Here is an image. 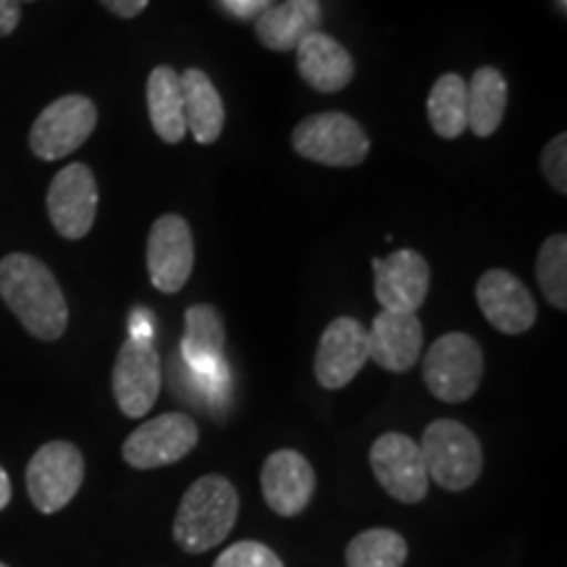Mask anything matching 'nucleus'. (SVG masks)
I'll return each instance as SVG.
<instances>
[{"instance_id":"obj_1","label":"nucleus","mask_w":567,"mask_h":567,"mask_svg":"<svg viewBox=\"0 0 567 567\" xmlns=\"http://www.w3.org/2000/svg\"><path fill=\"white\" fill-rule=\"evenodd\" d=\"M0 297L34 339L59 342L66 334V295L42 260L27 252L6 255L0 260Z\"/></svg>"},{"instance_id":"obj_2","label":"nucleus","mask_w":567,"mask_h":567,"mask_svg":"<svg viewBox=\"0 0 567 567\" xmlns=\"http://www.w3.org/2000/svg\"><path fill=\"white\" fill-rule=\"evenodd\" d=\"M239 520V492L229 478L200 476L187 488L174 517V542L187 555H205L224 544Z\"/></svg>"},{"instance_id":"obj_3","label":"nucleus","mask_w":567,"mask_h":567,"mask_svg":"<svg viewBox=\"0 0 567 567\" xmlns=\"http://www.w3.org/2000/svg\"><path fill=\"white\" fill-rule=\"evenodd\" d=\"M417 446L429 481L444 492H465L484 473V450L478 436L452 417H439L425 425Z\"/></svg>"},{"instance_id":"obj_4","label":"nucleus","mask_w":567,"mask_h":567,"mask_svg":"<svg viewBox=\"0 0 567 567\" xmlns=\"http://www.w3.org/2000/svg\"><path fill=\"white\" fill-rule=\"evenodd\" d=\"M484 379V350L471 334L450 331L439 337L423 358V381L446 405H460L478 392Z\"/></svg>"},{"instance_id":"obj_5","label":"nucleus","mask_w":567,"mask_h":567,"mask_svg":"<svg viewBox=\"0 0 567 567\" xmlns=\"http://www.w3.org/2000/svg\"><path fill=\"white\" fill-rule=\"evenodd\" d=\"M292 147L305 161L331 168H354L371 153V140L352 116L323 111L302 118L292 130Z\"/></svg>"},{"instance_id":"obj_6","label":"nucleus","mask_w":567,"mask_h":567,"mask_svg":"<svg viewBox=\"0 0 567 567\" xmlns=\"http://www.w3.org/2000/svg\"><path fill=\"white\" fill-rule=\"evenodd\" d=\"M84 481V455L71 442H48L27 465V494L42 515L61 513L80 494Z\"/></svg>"},{"instance_id":"obj_7","label":"nucleus","mask_w":567,"mask_h":567,"mask_svg":"<svg viewBox=\"0 0 567 567\" xmlns=\"http://www.w3.org/2000/svg\"><path fill=\"white\" fill-rule=\"evenodd\" d=\"M200 442V429L187 413H163L137 425L122 446L124 463L134 471H155L179 463Z\"/></svg>"},{"instance_id":"obj_8","label":"nucleus","mask_w":567,"mask_h":567,"mask_svg":"<svg viewBox=\"0 0 567 567\" xmlns=\"http://www.w3.org/2000/svg\"><path fill=\"white\" fill-rule=\"evenodd\" d=\"M97 126V109L87 95H63L34 118L30 147L40 161H61L80 151Z\"/></svg>"},{"instance_id":"obj_9","label":"nucleus","mask_w":567,"mask_h":567,"mask_svg":"<svg viewBox=\"0 0 567 567\" xmlns=\"http://www.w3.org/2000/svg\"><path fill=\"white\" fill-rule=\"evenodd\" d=\"M113 396L126 417H145L161 394V354L153 339L130 337L113 363Z\"/></svg>"},{"instance_id":"obj_10","label":"nucleus","mask_w":567,"mask_h":567,"mask_svg":"<svg viewBox=\"0 0 567 567\" xmlns=\"http://www.w3.org/2000/svg\"><path fill=\"white\" fill-rule=\"evenodd\" d=\"M371 471L379 486L402 502V505H417L429 494V473H425L421 446L415 439L400 431L381 434L371 446Z\"/></svg>"},{"instance_id":"obj_11","label":"nucleus","mask_w":567,"mask_h":567,"mask_svg":"<svg viewBox=\"0 0 567 567\" xmlns=\"http://www.w3.org/2000/svg\"><path fill=\"white\" fill-rule=\"evenodd\" d=\"M195 268V237L187 218L166 213L155 218L147 237V274L163 295L182 292Z\"/></svg>"},{"instance_id":"obj_12","label":"nucleus","mask_w":567,"mask_h":567,"mask_svg":"<svg viewBox=\"0 0 567 567\" xmlns=\"http://www.w3.org/2000/svg\"><path fill=\"white\" fill-rule=\"evenodd\" d=\"M48 216L63 239L87 237L97 216V182L84 163H69L48 187Z\"/></svg>"},{"instance_id":"obj_13","label":"nucleus","mask_w":567,"mask_h":567,"mask_svg":"<svg viewBox=\"0 0 567 567\" xmlns=\"http://www.w3.org/2000/svg\"><path fill=\"white\" fill-rule=\"evenodd\" d=\"M368 363V329L358 318H334L323 329L316 350V381L329 392L352 384Z\"/></svg>"},{"instance_id":"obj_14","label":"nucleus","mask_w":567,"mask_h":567,"mask_svg":"<svg viewBox=\"0 0 567 567\" xmlns=\"http://www.w3.org/2000/svg\"><path fill=\"white\" fill-rule=\"evenodd\" d=\"M476 300L481 313L496 331L507 337H520L536 326L538 308L530 289L505 268H492L476 284Z\"/></svg>"},{"instance_id":"obj_15","label":"nucleus","mask_w":567,"mask_h":567,"mask_svg":"<svg viewBox=\"0 0 567 567\" xmlns=\"http://www.w3.org/2000/svg\"><path fill=\"white\" fill-rule=\"evenodd\" d=\"M260 492L276 515L297 517L316 494L313 465L297 450H276L266 457L260 471Z\"/></svg>"},{"instance_id":"obj_16","label":"nucleus","mask_w":567,"mask_h":567,"mask_svg":"<svg viewBox=\"0 0 567 567\" xmlns=\"http://www.w3.org/2000/svg\"><path fill=\"white\" fill-rule=\"evenodd\" d=\"M375 300L384 310L415 313L431 289V266L417 250H396L389 258H373Z\"/></svg>"},{"instance_id":"obj_17","label":"nucleus","mask_w":567,"mask_h":567,"mask_svg":"<svg viewBox=\"0 0 567 567\" xmlns=\"http://www.w3.org/2000/svg\"><path fill=\"white\" fill-rule=\"evenodd\" d=\"M423 352V323L415 313L381 310L368 329V360L392 373H408Z\"/></svg>"},{"instance_id":"obj_18","label":"nucleus","mask_w":567,"mask_h":567,"mask_svg":"<svg viewBox=\"0 0 567 567\" xmlns=\"http://www.w3.org/2000/svg\"><path fill=\"white\" fill-rule=\"evenodd\" d=\"M321 0H284L255 19V38L274 53H292L310 34L321 32Z\"/></svg>"},{"instance_id":"obj_19","label":"nucleus","mask_w":567,"mask_h":567,"mask_svg":"<svg viewBox=\"0 0 567 567\" xmlns=\"http://www.w3.org/2000/svg\"><path fill=\"white\" fill-rule=\"evenodd\" d=\"M297 71L305 84L323 92V95H334L342 92L354 76V61L342 42H337L331 34L316 32L305 38L297 45Z\"/></svg>"},{"instance_id":"obj_20","label":"nucleus","mask_w":567,"mask_h":567,"mask_svg":"<svg viewBox=\"0 0 567 567\" xmlns=\"http://www.w3.org/2000/svg\"><path fill=\"white\" fill-rule=\"evenodd\" d=\"M179 87L187 130L193 132L197 145H213L221 137L226 124V109L216 84L205 71L187 69L179 74Z\"/></svg>"},{"instance_id":"obj_21","label":"nucleus","mask_w":567,"mask_h":567,"mask_svg":"<svg viewBox=\"0 0 567 567\" xmlns=\"http://www.w3.org/2000/svg\"><path fill=\"white\" fill-rule=\"evenodd\" d=\"M224 321L213 305H193L184 313L182 354L197 373L216 375L224 368Z\"/></svg>"},{"instance_id":"obj_22","label":"nucleus","mask_w":567,"mask_h":567,"mask_svg":"<svg viewBox=\"0 0 567 567\" xmlns=\"http://www.w3.org/2000/svg\"><path fill=\"white\" fill-rule=\"evenodd\" d=\"M147 113H151L153 132L166 145H179L187 134L179 71L172 66H155L151 71V76H147Z\"/></svg>"},{"instance_id":"obj_23","label":"nucleus","mask_w":567,"mask_h":567,"mask_svg":"<svg viewBox=\"0 0 567 567\" xmlns=\"http://www.w3.org/2000/svg\"><path fill=\"white\" fill-rule=\"evenodd\" d=\"M507 111V80L499 69L481 66L467 82V130L481 140L492 137Z\"/></svg>"},{"instance_id":"obj_24","label":"nucleus","mask_w":567,"mask_h":567,"mask_svg":"<svg viewBox=\"0 0 567 567\" xmlns=\"http://www.w3.org/2000/svg\"><path fill=\"white\" fill-rule=\"evenodd\" d=\"M429 122L442 140H457L467 130V82L450 71L429 92Z\"/></svg>"},{"instance_id":"obj_25","label":"nucleus","mask_w":567,"mask_h":567,"mask_svg":"<svg viewBox=\"0 0 567 567\" xmlns=\"http://www.w3.org/2000/svg\"><path fill=\"white\" fill-rule=\"evenodd\" d=\"M410 547L405 536L394 528H368L347 544V567H402L408 563Z\"/></svg>"},{"instance_id":"obj_26","label":"nucleus","mask_w":567,"mask_h":567,"mask_svg":"<svg viewBox=\"0 0 567 567\" xmlns=\"http://www.w3.org/2000/svg\"><path fill=\"white\" fill-rule=\"evenodd\" d=\"M536 279L542 295L557 310H567V237L551 234L536 255Z\"/></svg>"},{"instance_id":"obj_27","label":"nucleus","mask_w":567,"mask_h":567,"mask_svg":"<svg viewBox=\"0 0 567 567\" xmlns=\"http://www.w3.org/2000/svg\"><path fill=\"white\" fill-rule=\"evenodd\" d=\"M213 567H284V563L264 542H237L216 557Z\"/></svg>"},{"instance_id":"obj_28","label":"nucleus","mask_w":567,"mask_h":567,"mask_svg":"<svg viewBox=\"0 0 567 567\" xmlns=\"http://www.w3.org/2000/svg\"><path fill=\"white\" fill-rule=\"evenodd\" d=\"M542 172L551 184V189H557L559 195H567V134L559 132L557 137L547 142V147L542 151Z\"/></svg>"},{"instance_id":"obj_29","label":"nucleus","mask_w":567,"mask_h":567,"mask_svg":"<svg viewBox=\"0 0 567 567\" xmlns=\"http://www.w3.org/2000/svg\"><path fill=\"white\" fill-rule=\"evenodd\" d=\"M101 3L113 13V17L137 19L140 13L147 9V3H151V0H101Z\"/></svg>"},{"instance_id":"obj_30","label":"nucleus","mask_w":567,"mask_h":567,"mask_svg":"<svg viewBox=\"0 0 567 567\" xmlns=\"http://www.w3.org/2000/svg\"><path fill=\"white\" fill-rule=\"evenodd\" d=\"M21 21V3L17 0H0V38H9Z\"/></svg>"},{"instance_id":"obj_31","label":"nucleus","mask_w":567,"mask_h":567,"mask_svg":"<svg viewBox=\"0 0 567 567\" xmlns=\"http://www.w3.org/2000/svg\"><path fill=\"white\" fill-rule=\"evenodd\" d=\"M132 334L130 337H140V339H153V326H151V316L145 310H134L130 318Z\"/></svg>"},{"instance_id":"obj_32","label":"nucleus","mask_w":567,"mask_h":567,"mask_svg":"<svg viewBox=\"0 0 567 567\" xmlns=\"http://www.w3.org/2000/svg\"><path fill=\"white\" fill-rule=\"evenodd\" d=\"M9 505H11V478L9 473L3 471V465H0V513H3Z\"/></svg>"},{"instance_id":"obj_33","label":"nucleus","mask_w":567,"mask_h":567,"mask_svg":"<svg viewBox=\"0 0 567 567\" xmlns=\"http://www.w3.org/2000/svg\"><path fill=\"white\" fill-rule=\"evenodd\" d=\"M260 3H266V0H229V6L239 13V17H247V13H252V9H258Z\"/></svg>"},{"instance_id":"obj_34","label":"nucleus","mask_w":567,"mask_h":567,"mask_svg":"<svg viewBox=\"0 0 567 567\" xmlns=\"http://www.w3.org/2000/svg\"><path fill=\"white\" fill-rule=\"evenodd\" d=\"M557 6H559V13L567 11V0H557Z\"/></svg>"},{"instance_id":"obj_35","label":"nucleus","mask_w":567,"mask_h":567,"mask_svg":"<svg viewBox=\"0 0 567 567\" xmlns=\"http://www.w3.org/2000/svg\"><path fill=\"white\" fill-rule=\"evenodd\" d=\"M17 3H34V0H17Z\"/></svg>"},{"instance_id":"obj_36","label":"nucleus","mask_w":567,"mask_h":567,"mask_svg":"<svg viewBox=\"0 0 567 567\" xmlns=\"http://www.w3.org/2000/svg\"><path fill=\"white\" fill-rule=\"evenodd\" d=\"M0 567H9V565H6V563H0Z\"/></svg>"}]
</instances>
